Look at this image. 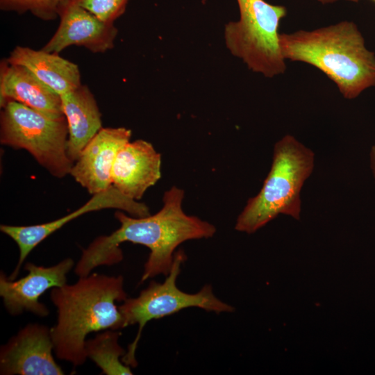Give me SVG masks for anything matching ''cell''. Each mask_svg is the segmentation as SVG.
<instances>
[{
  "mask_svg": "<svg viewBox=\"0 0 375 375\" xmlns=\"http://www.w3.org/2000/svg\"><path fill=\"white\" fill-rule=\"evenodd\" d=\"M126 298L122 276L91 273L75 283L52 288L50 299L57 309V322L51 331L57 358L75 367L84 364L88 335L124 328L116 302Z\"/></svg>",
  "mask_w": 375,
  "mask_h": 375,
  "instance_id": "2",
  "label": "cell"
},
{
  "mask_svg": "<svg viewBox=\"0 0 375 375\" xmlns=\"http://www.w3.org/2000/svg\"><path fill=\"white\" fill-rule=\"evenodd\" d=\"M369 166L375 183V145H373L370 149Z\"/></svg>",
  "mask_w": 375,
  "mask_h": 375,
  "instance_id": "20",
  "label": "cell"
},
{
  "mask_svg": "<svg viewBox=\"0 0 375 375\" xmlns=\"http://www.w3.org/2000/svg\"><path fill=\"white\" fill-rule=\"evenodd\" d=\"M15 101L53 118L63 117L60 96L26 67L0 64V106Z\"/></svg>",
  "mask_w": 375,
  "mask_h": 375,
  "instance_id": "14",
  "label": "cell"
},
{
  "mask_svg": "<svg viewBox=\"0 0 375 375\" xmlns=\"http://www.w3.org/2000/svg\"><path fill=\"white\" fill-rule=\"evenodd\" d=\"M58 17L59 26L42 50L59 53L67 47L76 45L94 53H101L114 47L118 33L114 24L101 20L76 1L64 5L60 9Z\"/></svg>",
  "mask_w": 375,
  "mask_h": 375,
  "instance_id": "11",
  "label": "cell"
},
{
  "mask_svg": "<svg viewBox=\"0 0 375 375\" xmlns=\"http://www.w3.org/2000/svg\"><path fill=\"white\" fill-rule=\"evenodd\" d=\"M76 0H0V9L19 15L30 12L44 21L55 20L60 9Z\"/></svg>",
  "mask_w": 375,
  "mask_h": 375,
  "instance_id": "18",
  "label": "cell"
},
{
  "mask_svg": "<svg viewBox=\"0 0 375 375\" xmlns=\"http://www.w3.org/2000/svg\"><path fill=\"white\" fill-rule=\"evenodd\" d=\"M183 199V190L174 186L164 193L162 207L153 215L137 217L117 210L115 217L119 227L108 235L98 237L83 251L74 273L85 276L97 267L119 262L123 259L119 245L130 242L150 250L141 283L160 274L167 276L178 245L190 240L211 238L216 232L212 224L185 213Z\"/></svg>",
  "mask_w": 375,
  "mask_h": 375,
  "instance_id": "1",
  "label": "cell"
},
{
  "mask_svg": "<svg viewBox=\"0 0 375 375\" xmlns=\"http://www.w3.org/2000/svg\"><path fill=\"white\" fill-rule=\"evenodd\" d=\"M106 208L123 210L137 217L150 215L147 205L126 197L112 185L106 190L93 194L88 202L77 210L56 220L31 226L1 224V231L15 242L19 252L17 264L8 278L11 280L15 279L22 264L32 250L65 224L85 213Z\"/></svg>",
  "mask_w": 375,
  "mask_h": 375,
  "instance_id": "8",
  "label": "cell"
},
{
  "mask_svg": "<svg viewBox=\"0 0 375 375\" xmlns=\"http://www.w3.org/2000/svg\"><path fill=\"white\" fill-rule=\"evenodd\" d=\"M68 128L67 154L74 162L81 151L103 128L97 101L85 85L60 95Z\"/></svg>",
  "mask_w": 375,
  "mask_h": 375,
  "instance_id": "15",
  "label": "cell"
},
{
  "mask_svg": "<svg viewBox=\"0 0 375 375\" xmlns=\"http://www.w3.org/2000/svg\"><path fill=\"white\" fill-rule=\"evenodd\" d=\"M1 108V144L28 151L55 177L69 174L74 162L67 154L65 115L53 118L15 101Z\"/></svg>",
  "mask_w": 375,
  "mask_h": 375,
  "instance_id": "7",
  "label": "cell"
},
{
  "mask_svg": "<svg viewBox=\"0 0 375 375\" xmlns=\"http://www.w3.org/2000/svg\"><path fill=\"white\" fill-rule=\"evenodd\" d=\"M182 250L175 253L169 274L162 283L152 281L135 298H126L119 306L123 319V327L138 324V330L133 341L128 346L122 362L131 367H135L138 362L135 353L142 331L147 322L171 315L183 309L197 307L215 313L231 312L234 308L219 299L210 285H205L200 291L190 294L181 290L176 280L182 263L185 260Z\"/></svg>",
  "mask_w": 375,
  "mask_h": 375,
  "instance_id": "6",
  "label": "cell"
},
{
  "mask_svg": "<svg viewBox=\"0 0 375 375\" xmlns=\"http://www.w3.org/2000/svg\"><path fill=\"white\" fill-rule=\"evenodd\" d=\"M372 1H374V2H375V0H372Z\"/></svg>",
  "mask_w": 375,
  "mask_h": 375,
  "instance_id": "22",
  "label": "cell"
},
{
  "mask_svg": "<svg viewBox=\"0 0 375 375\" xmlns=\"http://www.w3.org/2000/svg\"><path fill=\"white\" fill-rule=\"evenodd\" d=\"M74 267V261L67 258L56 265L44 267L27 262L24 269L26 276L11 280L3 272L0 273V296L8 312L17 316L24 312L40 317H47L49 310L39 301L45 291L67 283V275Z\"/></svg>",
  "mask_w": 375,
  "mask_h": 375,
  "instance_id": "10",
  "label": "cell"
},
{
  "mask_svg": "<svg viewBox=\"0 0 375 375\" xmlns=\"http://www.w3.org/2000/svg\"><path fill=\"white\" fill-rule=\"evenodd\" d=\"M121 333L119 330L107 329L99 331L92 339L86 340V356L106 375L133 374L131 367L122 362L126 354L119 344Z\"/></svg>",
  "mask_w": 375,
  "mask_h": 375,
  "instance_id": "17",
  "label": "cell"
},
{
  "mask_svg": "<svg viewBox=\"0 0 375 375\" xmlns=\"http://www.w3.org/2000/svg\"><path fill=\"white\" fill-rule=\"evenodd\" d=\"M131 135L124 127L102 128L83 149L69 174L92 195L107 190L112 185L116 156Z\"/></svg>",
  "mask_w": 375,
  "mask_h": 375,
  "instance_id": "12",
  "label": "cell"
},
{
  "mask_svg": "<svg viewBox=\"0 0 375 375\" xmlns=\"http://www.w3.org/2000/svg\"><path fill=\"white\" fill-rule=\"evenodd\" d=\"M51 328L29 323L0 348L1 375H62L53 356Z\"/></svg>",
  "mask_w": 375,
  "mask_h": 375,
  "instance_id": "9",
  "label": "cell"
},
{
  "mask_svg": "<svg viewBox=\"0 0 375 375\" xmlns=\"http://www.w3.org/2000/svg\"><path fill=\"white\" fill-rule=\"evenodd\" d=\"M101 20L114 24L126 11L128 0H76Z\"/></svg>",
  "mask_w": 375,
  "mask_h": 375,
  "instance_id": "19",
  "label": "cell"
},
{
  "mask_svg": "<svg viewBox=\"0 0 375 375\" xmlns=\"http://www.w3.org/2000/svg\"><path fill=\"white\" fill-rule=\"evenodd\" d=\"M6 60L26 67L60 96L81 85L78 66L59 53L17 46Z\"/></svg>",
  "mask_w": 375,
  "mask_h": 375,
  "instance_id": "16",
  "label": "cell"
},
{
  "mask_svg": "<svg viewBox=\"0 0 375 375\" xmlns=\"http://www.w3.org/2000/svg\"><path fill=\"white\" fill-rule=\"evenodd\" d=\"M318 1L322 4H326V3H334L339 0H318ZM346 1H349L352 2H358L359 0H346Z\"/></svg>",
  "mask_w": 375,
  "mask_h": 375,
  "instance_id": "21",
  "label": "cell"
},
{
  "mask_svg": "<svg viewBox=\"0 0 375 375\" xmlns=\"http://www.w3.org/2000/svg\"><path fill=\"white\" fill-rule=\"evenodd\" d=\"M314 151L288 134L274 147L271 168L259 192L248 199L239 215L235 230L251 234L279 215L299 220L301 192L311 176Z\"/></svg>",
  "mask_w": 375,
  "mask_h": 375,
  "instance_id": "4",
  "label": "cell"
},
{
  "mask_svg": "<svg viewBox=\"0 0 375 375\" xmlns=\"http://www.w3.org/2000/svg\"><path fill=\"white\" fill-rule=\"evenodd\" d=\"M161 156L144 140L128 142L119 151L112 171V185L138 201L161 177Z\"/></svg>",
  "mask_w": 375,
  "mask_h": 375,
  "instance_id": "13",
  "label": "cell"
},
{
  "mask_svg": "<svg viewBox=\"0 0 375 375\" xmlns=\"http://www.w3.org/2000/svg\"><path fill=\"white\" fill-rule=\"evenodd\" d=\"M279 44L285 60L315 67L336 84L345 99H355L375 86V55L366 48L352 22L280 33Z\"/></svg>",
  "mask_w": 375,
  "mask_h": 375,
  "instance_id": "3",
  "label": "cell"
},
{
  "mask_svg": "<svg viewBox=\"0 0 375 375\" xmlns=\"http://www.w3.org/2000/svg\"><path fill=\"white\" fill-rule=\"evenodd\" d=\"M240 19L224 26L227 49L248 68L266 77L283 74L286 69L278 33L286 8L265 0H236Z\"/></svg>",
  "mask_w": 375,
  "mask_h": 375,
  "instance_id": "5",
  "label": "cell"
}]
</instances>
